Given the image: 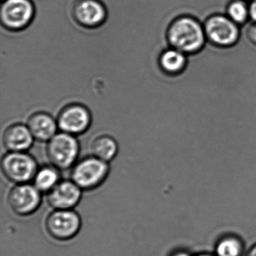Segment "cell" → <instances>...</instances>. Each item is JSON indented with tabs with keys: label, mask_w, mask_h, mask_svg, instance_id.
Masks as SVG:
<instances>
[{
	"label": "cell",
	"mask_w": 256,
	"mask_h": 256,
	"mask_svg": "<svg viewBox=\"0 0 256 256\" xmlns=\"http://www.w3.org/2000/svg\"><path fill=\"white\" fill-rule=\"evenodd\" d=\"M158 61L164 72L170 76H176L185 70L187 66V55L172 48L162 53Z\"/></svg>",
	"instance_id": "cell-15"
},
{
	"label": "cell",
	"mask_w": 256,
	"mask_h": 256,
	"mask_svg": "<svg viewBox=\"0 0 256 256\" xmlns=\"http://www.w3.org/2000/svg\"><path fill=\"white\" fill-rule=\"evenodd\" d=\"M83 190L70 180H61L47 193V200L54 210H73L82 198Z\"/></svg>",
	"instance_id": "cell-10"
},
{
	"label": "cell",
	"mask_w": 256,
	"mask_h": 256,
	"mask_svg": "<svg viewBox=\"0 0 256 256\" xmlns=\"http://www.w3.org/2000/svg\"><path fill=\"white\" fill-rule=\"evenodd\" d=\"M1 169L5 178L14 184L32 181L38 170L36 160L25 152H8L2 158Z\"/></svg>",
	"instance_id": "cell-4"
},
{
	"label": "cell",
	"mask_w": 256,
	"mask_h": 256,
	"mask_svg": "<svg viewBox=\"0 0 256 256\" xmlns=\"http://www.w3.org/2000/svg\"><path fill=\"white\" fill-rule=\"evenodd\" d=\"M28 128L34 139L40 142H49L58 131V124L50 115L36 113L28 120Z\"/></svg>",
	"instance_id": "cell-13"
},
{
	"label": "cell",
	"mask_w": 256,
	"mask_h": 256,
	"mask_svg": "<svg viewBox=\"0 0 256 256\" xmlns=\"http://www.w3.org/2000/svg\"><path fill=\"white\" fill-rule=\"evenodd\" d=\"M91 124L89 110L82 104H70L64 108L58 116V128L72 136L82 134Z\"/></svg>",
	"instance_id": "cell-9"
},
{
	"label": "cell",
	"mask_w": 256,
	"mask_h": 256,
	"mask_svg": "<svg viewBox=\"0 0 256 256\" xmlns=\"http://www.w3.org/2000/svg\"><path fill=\"white\" fill-rule=\"evenodd\" d=\"M246 2H253V1H256V0H246Z\"/></svg>",
	"instance_id": "cell-24"
},
{
	"label": "cell",
	"mask_w": 256,
	"mask_h": 256,
	"mask_svg": "<svg viewBox=\"0 0 256 256\" xmlns=\"http://www.w3.org/2000/svg\"><path fill=\"white\" fill-rule=\"evenodd\" d=\"M34 14L35 8L30 0H5L1 7L0 17L4 28L18 31L29 26Z\"/></svg>",
	"instance_id": "cell-8"
},
{
	"label": "cell",
	"mask_w": 256,
	"mask_h": 256,
	"mask_svg": "<svg viewBox=\"0 0 256 256\" xmlns=\"http://www.w3.org/2000/svg\"><path fill=\"white\" fill-rule=\"evenodd\" d=\"M76 22L86 28H95L102 24L107 12L103 4L98 0H80L73 11Z\"/></svg>",
	"instance_id": "cell-11"
},
{
	"label": "cell",
	"mask_w": 256,
	"mask_h": 256,
	"mask_svg": "<svg viewBox=\"0 0 256 256\" xmlns=\"http://www.w3.org/2000/svg\"><path fill=\"white\" fill-rule=\"evenodd\" d=\"M245 256H256V242L246 250Z\"/></svg>",
	"instance_id": "cell-22"
},
{
	"label": "cell",
	"mask_w": 256,
	"mask_h": 256,
	"mask_svg": "<svg viewBox=\"0 0 256 256\" xmlns=\"http://www.w3.org/2000/svg\"><path fill=\"white\" fill-rule=\"evenodd\" d=\"M248 40L256 46V24L253 23L247 30Z\"/></svg>",
	"instance_id": "cell-19"
},
{
	"label": "cell",
	"mask_w": 256,
	"mask_h": 256,
	"mask_svg": "<svg viewBox=\"0 0 256 256\" xmlns=\"http://www.w3.org/2000/svg\"><path fill=\"white\" fill-rule=\"evenodd\" d=\"M32 181L41 192L48 193L61 181L60 169L52 164L38 168Z\"/></svg>",
	"instance_id": "cell-16"
},
{
	"label": "cell",
	"mask_w": 256,
	"mask_h": 256,
	"mask_svg": "<svg viewBox=\"0 0 256 256\" xmlns=\"http://www.w3.org/2000/svg\"><path fill=\"white\" fill-rule=\"evenodd\" d=\"M194 254L190 253L188 250H176V251L173 252L170 256H193Z\"/></svg>",
	"instance_id": "cell-21"
},
{
	"label": "cell",
	"mask_w": 256,
	"mask_h": 256,
	"mask_svg": "<svg viewBox=\"0 0 256 256\" xmlns=\"http://www.w3.org/2000/svg\"><path fill=\"white\" fill-rule=\"evenodd\" d=\"M246 0H232L226 10V14L236 24H244L250 19V8Z\"/></svg>",
	"instance_id": "cell-18"
},
{
	"label": "cell",
	"mask_w": 256,
	"mask_h": 256,
	"mask_svg": "<svg viewBox=\"0 0 256 256\" xmlns=\"http://www.w3.org/2000/svg\"><path fill=\"white\" fill-rule=\"evenodd\" d=\"M92 156L108 163L118 155V145L113 138L101 136L96 138L91 145Z\"/></svg>",
	"instance_id": "cell-17"
},
{
	"label": "cell",
	"mask_w": 256,
	"mask_h": 256,
	"mask_svg": "<svg viewBox=\"0 0 256 256\" xmlns=\"http://www.w3.org/2000/svg\"><path fill=\"white\" fill-rule=\"evenodd\" d=\"M109 172L108 163L92 156L82 158L74 164L71 172V180L83 191H91L104 184Z\"/></svg>",
	"instance_id": "cell-2"
},
{
	"label": "cell",
	"mask_w": 256,
	"mask_h": 256,
	"mask_svg": "<svg viewBox=\"0 0 256 256\" xmlns=\"http://www.w3.org/2000/svg\"><path fill=\"white\" fill-rule=\"evenodd\" d=\"M80 145L74 136L56 133L48 142L47 156L50 164L60 170H66L77 162Z\"/></svg>",
	"instance_id": "cell-3"
},
{
	"label": "cell",
	"mask_w": 256,
	"mask_h": 256,
	"mask_svg": "<svg viewBox=\"0 0 256 256\" xmlns=\"http://www.w3.org/2000/svg\"><path fill=\"white\" fill-rule=\"evenodd\" d=\"M214 253L216 256H245V242L236 234H224L217 239Z\"/></svg>",
	"instance_id": "cell-14"
},
{
	"label": "cell",
	"mask_w": 256,
	"mask_h": 256,
	"mask_svg": "<svg viewBox=\"0 0 256 256\" xmlns=\"http://www.w3.org/2000/svg\"><path fill=\"white\" fill-rule=\"evenodd\" d=\"M206 40L214 46L230 48L238 42L240 36L239 25L232 22L226 14L210 16L204 24Z\"/></svg>",
	"instance_id": "cell-5"
},
{
	"label": "cell",
	"mask_w": 256,
	"mask_h": 256,
	"mask_svg": "<svg viewBox=\"0 0 256 256\" xmlns=\"http://www.w3.org/2000/svg\"><path fill=\"white\" fill-rule=\"evenodd\" d=\"M167 38L172 48L186 55L198 53L208 40L204 25L190 16L176 18L168 28Z\"/></svg>",
	"instance_id": "cell-1"
},
{
	"label": "cell",
	"mask_w": 256,
	"mask_h": 256,
	"mask_svg": "<svg viewBox=\"0 0 256 256\" xmlns=\"http://www.w3.org/2000/svg\"><path fill=\"white\" fill-rule=\"evenodd\" d=\"M42 202V192L34 184H16L8 192L7 204L11 210L19 216L35 214Z\"/></svg>",
	"instance_id": "cell-7"
},
{
	"label": "cell",
	"mask_w": 256,
	"mask_h": 256,
	"mask_svg": "<svg viewBox=\"0 0 256 256\" xmlns=\"http://www.w3.org/2000/svg\"><path fill=\"white\" fill-rule=\"evenodd\" d=\"M193 256H216L214 252L210 253L208 252H202L196 253Z\"/></svg>",
	"instance_id": "cell-23"
},
{
	"label": "cell",
	"mask_w": 256,
	"mask_h": 256,
	"mask_svg": "<svg viewBox=\"0 0 256 256\" xmlns=\"http://www.w3.org/2000/svg\"><path fill=\"white\" fill-rule=\"evenodd\" d=\"M250 19L254 24H256V1L250 2Z\"/></svg>",
	"instance_id": "cell-20"
},
{
	"label": "cell",
	"mask_w": 256,
	"mask_h": 256,
	"mask_svg": "<svg viewBox=\"0 0 256 256\" xmlns=\"http://www.w3.org/2000/svg\"><path fill=\"white\" fill-rule=\"evenodd\" d=\"M2 140L8 152H26L32 146L34 138L28 126L16 124L6 128Z\"/></svg>",
	"instance_id": "cell-12"
},
{
	"label": "cell",
	"mask_w": 256,
	"mask_h": 256,
	"mask_svg": "<svg viewBox=\"0 0 256 256\" xmlns=\"http://www.w3.org/2000/svg\"><path fill=\"white\" fill-rule=\"evenodd\" d=\"M49 236L58 241H67L77 236L82 228V221L74 210H54L44 222Z\"/></svg>",
	"instance_id": "cell-6"
}]
</instances>
